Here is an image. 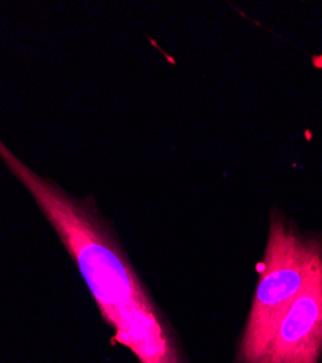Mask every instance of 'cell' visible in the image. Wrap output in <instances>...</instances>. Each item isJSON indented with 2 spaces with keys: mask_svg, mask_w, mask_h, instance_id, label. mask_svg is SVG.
<instances>
[{
  "mask_svg": "<svg viewBox=\"0 0 322 363\" xmlns=\"http://www.w3.org/2000/svg\"><path fill=\"white\" fill-rule=\"evenodd\" d=\"M0 157L26 188L89 288L112 345L139 363H186L178 339L144 288L112 227L95 202L77 199L19 160L0 140Z\"/></svg>",
  "mask_w": 322,
  "mask_h": 363,
  "instance_id": "1",
  "label": "cell"
},
{
  "mask_svg": "<svg viewBox=\"0 0 322 363\" xmlns=\"http://www.w3.org/2000/svg\"><path fill=\"white\" fill-rule=\"evenodd\" d=\"M322 275V246L273 214L236 363H258L287 308Z\"/></svg>",
  "mask_w": 322,
  "mask_h": 363,
  "instance_id": "2",
  "label": "cell"
},
{
  "mask_svg": "<svg viewBox=\"0 0 322 363\" xmlns=\"http://www.w3.org/2000/svg\"><path fill=\"white\" fill-rule=\"evenodd\" d=\"M322 354V275L287 308L258 363H318Z\"/></svg>",
  "mask_w": 322,
  "mask_h": 363,
  "instance_id": "3",
  "label": "cell"
}]
</instances>
